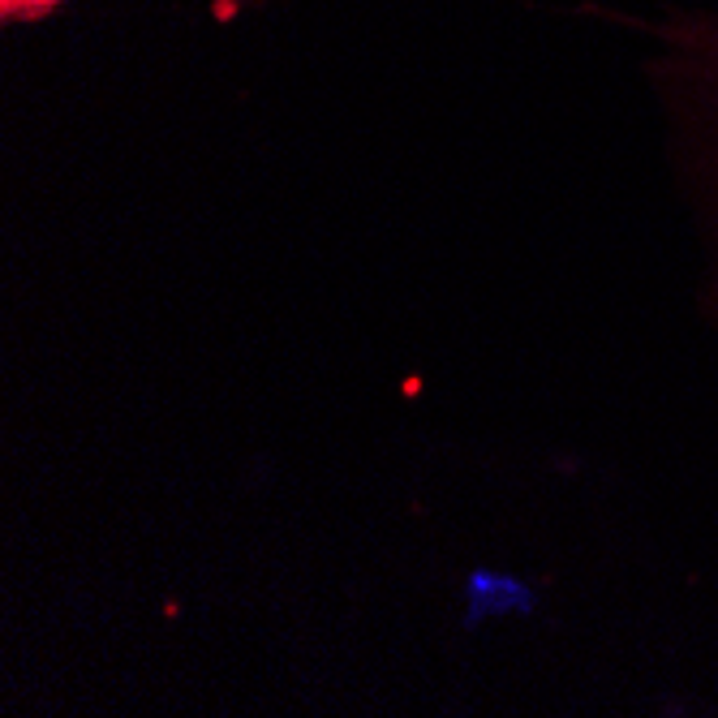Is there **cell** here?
<instances>
[{
  "label": "cell",
  "instance_id": "cell-1",
  "mask_svg": "<svg viewBox=\"0 0 718 718\" xmlns=\"http://www.w3.org/2000/svg\"><path fill=\"white\" fill-rule=\"evenodd\" d=\"M69 5H74V0H0V22L5 26H39Z\"/></svg>",
  "mask_w": 718,
  "mask_h": 718
}]
</instances>
